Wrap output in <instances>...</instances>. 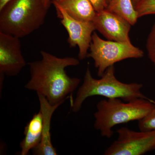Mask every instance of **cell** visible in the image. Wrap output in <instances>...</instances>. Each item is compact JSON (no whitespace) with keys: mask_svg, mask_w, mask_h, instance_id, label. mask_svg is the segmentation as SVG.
Here are the masks:
<instances>
[{"mask_svg":"<svg viewBox=\"0 0 155 155\" xmlns=\"http://www.w3.org/2000/svg\"><path fill=\"white\" fill-rule=\"evenodd\" d=\"M41 60L28 63L31 77L25 88L46 98L52 105L62 104L80 83L76 77L67 75L66 68L77 66L79 60L72 57L61 58L41 51Z\"/></svg>","mask_w":155,"mask_h":155,"instance_id":"1","label":"cell"},{"mask_svg":"<svg viewBox=\"0 0 155 155\" xmlns=\"http://www.w3.org/2000/svg\"><path fill=\"white\" fill-rule=\"evenodd\" d=\"M99 79L93 77L88 65L83 83L78 88L75 99L71 102L72 112L80 110L84 102L89 97L101 96L107 98H119L127 102L138 98L153 100L143 94L142 84L125 83L115 75L114 65L108 68Z\"/></svg>","mask_w":155,"mask_h":155,"instance_id":"2","label":"cell"},{"mask_svg":"<svg viewBox=\"0 0 155 155\" xmlns=\"http://www.w3.org/2000/svg\"><path fill=\"white\" fill-rule=\"evenodd\" d=\"M154 108L155 101L141 98L127 102L119 98L103 99L97 105L94 127L102 136L110 138L114 134L113 128L115 126L139 121Z\"/></svg>","mask_w":155,"mask_h":155,"instance_id":"3","label":"cell"},{"mask_svg":"<svg viewBox=\"0 0 155 155\" xmlns=\"http://www.w3.org/2000/svg\"><path fill=\"white\" fill-rule=\"evenodd\" d=\"M48 10L43 0H10L0 9V32L27 36L43 25Z\"/></svg>","mask_w":155,"mask_h":155,"instance_id":"4","label":"cell"},{"mask_svg":"<svg viewBox=\"0 0 155 155\" xmlns=\"http://www.w3.org/2000/svg\"><path fill=\"white\" fill-rule=\"evenodd\" d=\"M87 58L94 61L97 75L101 77L109 67L129 58H143L144 53L131 42L125 43L104 40L94 32Z\"/></svg>","mask_w":155,"mask_h":155,"instance_id":"5","label":"cell"},{"mask_svg":"<svg viewBox=\"0 0 155 155\" xmlns=\"http://www.w3.org/2000/svg\"><path fill=\"white\" fill-rule=\"evenodd\" d=\"M117 139L105 150V155H142L155 150V130L136 131L122 127Z\"/></svg>","mask_w":155,"mask_h":155,"instance_id":"6","label":"cell"},{"mask_svg":"<svg viewBox=\"0 0 155 155\" xmlns=\"http://www.w3.org/2000/svg\"><path fill=\"white\" fill-rule=\"evenodd\" d=\"M55 8L57 16L68 33L67 42L71 48L78 46L79 49L78 58L83 60L87 58V51L92 40V35L96 30L93 22L78 21L70 17L61 7L53 5Z\"/></svg>","mask_w":155,"mask_h":155,"instance_id":"7","label":"cell"},{"mask_svg":"<svg viewBox=\"0 0 155 155\" xmlns=\"http://www.w3.org/2000/svg\"><path fill=\"white\" fill-rule=\"evenodd\" d=\"M19 38L0 32L1 83H3L4 75L16 76L26 65L21 52Z\"/></svg>","mask_w":155,"mask_h":155,"instance_id":"8","label":"cell"},{"mask_svg":"<svg viewBox=\"0 0 155 155\" xmlns=\"http://www.w3.org/2000/svg\"><path fill=\"white\" fill-rule=\"evenodd\" d=\"M93 22L96 30L109 40L131 42L129 33L131 25L118 14L106 8L97 12Z\"/></svg>","mask_w":155,"mask_h":155,"instance_id":"9","label":"cell"},{"mask_svg":"<svg viewBox=\"0 0 155 155\" xmlns=\"http://www.w3.org/2000/svg\"><path fill=\"white\" fill-rule=\"evenodd\" d=\"M40 104V110L43 118V132L41 141L34 149L33 154L36 155H58L56 150L53 146L51 134V124L52 117L55 111L61 104L55 105L50 104L44 96L37 94Z\"/></svg>","mask_w":155,"mask_h":155,"instance_id":"10","label":"cell"},{"mask_svg":"<svg viewBox=\"0 0 155 155\" xmlns=\"http://www.w3.org/2000/svg\"><path fill=\"white\" fill-rule=\"evenodd\" d=\"M69 16L81 22H93L97 12L89 0H52Z\"/></svg>","mask_w":155,"mask_h":155,"instance_id":"11","label":"cell"},{"mask_svg":"<svg viewBox=\"0 0 155 155\" xmlns=\"http://www.w3.org/2000/svg\"><path fill=\"white\" fill-rule=\"evenodd\" d=\"M42 132V115L39 110L34 115L25 127V136L19 145L21 149L19 154L27 155L30 150L36 148L41 141Z\"/></svg>","mask_w":155,"mask_h":155,"instance_id":"12","label":"cell"},{"mask_svg":"<svg viewBox=\"0 0 155 155\" xmlns=\"http://www.w3.org/2000/svg\"><path fill=\"white\" fill-rule=\"evenodd\" d=\"M106 9L123 17L131 25L139 18L132 0H111Z\"/></svg>","mask_w":155,"mask_h":155,"instance_id":"13","label":"cell"},{"mask_svg":"<svg viewBox=\"0 0 155 155\" xmlns=\"http://www.w3.org/2000/svg\"><path fill=\"white\" fill-rule=\"evenodd\" d=\"M134 8L139 18L155 14V0H141Z\"/></svg>","mask_w":155,"mask_h":155,"instance_id":"14","label":"cell"},{"mask_svg":"<svg viewBox=\"0 0 155 155\" xmlns=\"http://www.w3.org/2000/svg\"><path fill=\"white\" fill-rule=\"evenodd\" d=\"M138 122V127L142 131L155 130V108Z\"/></svg>","mask_w":155,"mask_h":155,"instance_id":"15","label":"cell"},{"mask_svg":"<svg viewBox=\"0 0 155 155\" xmlns=\"http://www.w3.org/2000/svg\"><path fill=\"white\" fill-rule=\"evenodd\" d=\"M146 48L149 58L155 67V23L147 38Z\"/></svg>","mask_w":155,"mask_h":155,"instance_id":"16","label":"cell"},{"mask_svg":"<svg viewBox=\"0 0 155 155\" xmlns=\"http://www.w3.org/2000/svg\"><path fill=\"white\" fill-rule=\"evenodd\" d=\"M97 12L107 8V0H89Z\"/></svg>","mask_w":155,"mask_h":155,"instance_id":"17","label":"cell"},{"mask_svg":"<svg viewBox=\"0 0 155 155\" xmlns=\"http://www.w3.org/2000/svg\"><path fill=\"white\" fill-rule=\"evenodd\" d=\"M45 6H46L48 9L49 8L50 6H51V0H43Z\"/></svg>","mask_w":155,"mask_h":155,"instance_id":"18","label":"cell"},{"mask_svg":"<svg viewBox=\"0 0 155 155\" xmlns=\"http://www.w3.org/2000/svg\"><path fill=\"white\" fill-rule=\"evenodd\" d=\"M10 0H0V9L2 8Z\"/></svg>","mask_w":155,"mask_h":155,"instance_id":"19","label":"cell"},{"mask_svg":"<svg viewBox=\"0 0 155 155\" xmlns=\"http://www.w3.org/2000/svg\"><path fill=\"white\" fill-rule=\"evenodd\" d=\"M141 1V0H132V3H133V5L134 8Z\"/></svg>","mask_w":155,"mask_h":155,"instance_id":"20","label":"cell"},{"mask_svg":"<svg viewBox=\"0 0 155 155\" xmlns=\"http://www.w3.org/2000/svg\"><path fill=\"white\" fill-rule=\"evenodd\" d=\"M111 0H107V7L108 5H109V3L111 2Z\"/></svg>","mask_w":155,"mask_h":155,"instance_id":"21","label":"cell"}]
</instances>
